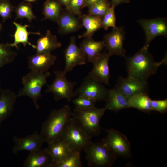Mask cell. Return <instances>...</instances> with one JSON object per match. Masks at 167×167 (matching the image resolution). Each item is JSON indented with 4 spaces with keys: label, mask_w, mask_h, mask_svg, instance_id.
Listing matches in <instances>:
<instances>
[{
    "label": "cell",
    "mask_w": 167,
    "mask_h": 167,
    "mask_svg": "<svg viewBox=\"0 0 167 167\" xmlns=\"http://www.w3.org/2000/svg\"><path fill=\"white\" fill-rule=\"evenodd\" d=\"M62 46V43L58 41L56 36L47 30L45 35L38 39L36 49L37 53H51Z\"/></svg>",
    "instance_id": "24"
},
{
    "label": "cell",
    "mask_w": 167,
    "mask_h": 167,
    "mask_svg": "<svg viewBox=\"0 0 167 167\" xmlns=\"http://www.w3.org/2000/svg\"><path fill=\"white\" fill-rule=\"evenodd\" d=\"M81 151H73L64 160L55 164L54 167H82L80 157Z\"/></svg>",
    "instance_id": "30"
},
{
    "label": "cell",
    "mask_w": 167,
    "mask_h": 167,
    "mask_svg": "<svg viewBox=\"0 0 167 167\" xmlns=\"http://www.w3.org/2000/svg\"><path fill=\"white\" fill-rule=\"evenodd\" d=\"M57 58L51 53H36L28 57V66L31 70L45 72L54 64Z\"/></svg>",
    "instance_id": "16"
},
{
    "label": "cell",
    "mask_w": 167,
    "mask_h": 167,
    "mask_svg": "<svg viewBox=\"0 0 167 167\" xmlns=\"http://www.w3.org/2000/svg\"><path fill=\"white\" fill-rule=\"evenodd\" d=\"M84 0H70L66 6L70 12L75 15H80L81 9L84 7Z\"/></svg>",
    "instance_id": "35"
},
{
    "label": "cell",
    "mask_w": 167,
    "mask_h": 167,
    "mask_svg": "<svg viewBox=\"0 0 167 167\" xmlns=\"http://www.w3.org/2000/svg\"><path fill=\"white\" fill-rule=\"evenodd\" d=\"M79 47L85 53L88 61L92 63L101 55L105 45L103 40L96 41L91 37L85 38Z\"/></svg>",
    "instance_id": "21"
},
{
    "label": "cell",
    "mask_w": 167,
    "mask_h": 167,
    "mask_svg": "<svg viewBox=\"0 0 167 167\" xmlns=\"http://www.w3.org/2000/svg\"><path fill=\"white\" fill-rule=\"evenodd\" d=\"M92 138L75 123L71 116L65 126L60 140L73 150L84 151L92 142Z\"/></svg>",
    "instance_id": "5"
},
{
    "label": "cell",
    "mask_w": 167,
    "mask_h": 167,
    "mask_svg": "<svg viewBox=\"0 0 167 167\" xmlns=\"http://www.w3.org/2000/svg\"><path fill=\"white\" fill-rule=\"evenodd\" d=\"M75 108L81 109H90L95 107L96 102L89 98L83 96H78L72 100Z\"/></svg>",
    "instance_id": "34"
},
{
    "label": "cell",
    "mask_w": 167,
    "mask_h": 167,
    "mask_svg": "<svg viewBox=\"0 0 167 167\" xmlns=\"http://www.w3.org/2000/svg\"><path fill=\"white\" fill-rule=\"evenodd\" d=\"M82 24L86 29L85 32L80 35L79 38L92 37L94 32L101 28V18L90 15H83Z\"/></svg>",
    "instance_id": "26"
},
{
    "label": "cell",
    "mask_w": 167,
    "mask_h": 167,
    "mask_svg": "<svg viewBox=\"0 0 167 167\" xmlns=\"http://www.w3.org/2000/svg\"><path fill=\"white\" fill-rule=\"evenodd\" d=\"M2 28V24L0 23V31L1 29Z\"/></svg>",
    "instance_id": "41"
},
{
    "label": "cell",
    "mask_w": 167,
    "mask_h": 167,
    "mask_svg": "<svg viewBox=\"0 0 167 167\" xmlns=\"http://www.w3.org/2000/svg\"><path fill=\"white\" fill-rule=\"evenodd\" d=\"M99 0H84V7H89L90 6Z\"/></svg>",
    "instance_id": "38"
},
{
    "label": "cell",
    "mask_w": 167,
    "mask_h": 167,
    "mask_svg": "<svg viewBox=\"0 0 167 167\" xmlns=\"http://www.w3.org/2000/svg\"><path fill=\"white\" fill-rule=\"evenodd\" d=\"M125 31L123 27L113 28L112 31L104 37L105 47L110 55L125 57L126 51L123 47Z\"/></svg>",
    "instance_id": "11"
},
{
    "label": "cell",
    "mask_w": 167,
    "mask_h": 167,
    "mask_svg": "<svg viewBox=\"0 0 167 167\" xmlns=\"http://www.w3.org/2000/svg\"><path fill=\"white\" fill-rule=\"evenodd\" d=\"M115 7L114 5L111 4L110 7L101 18V28L105 30L109 27L116 26Z\"/></svg>",
    "instance_id": "32"
},
{
    "label": "cell",
    "mask_w": 167,
    "mask_h": 167,
    "mask_svg": "<svg viewBox=\"0 0 167 167\" xmlns=\"http://www.w3.org/2000/svg\"><path fill=\"white\" fill-rule=\"evenodd\" d=\"M151 108L152 111L158 112L161 113H165L167 111V99L153 100L151 101Z\"/></svg>",
    "instance_id": "36"
},
{
    "label": "cell",
    "mask_w": 167,
    "mask_h": 167,
    "mask_svg": "<svg viewBox=\"0 0 167 167\" xmlns=\"http://www.w3.org/2000/svg\"><path fill=\"white\" fill-rule=\"evenodd\" d=\"M52 157L45 148L30 152L24 161V167H52Z\"/></svg>",
    "instance_id": "17"
},
{
    "label": "cell",
    "mask_w": 167,
    "mask_h": 167,
    "mask_svg": "<svg viewBox=\"0 0 167 167\" xmlns=\"http://www.w3.org/2000/svg\"><path fill=\"white\" fill-rule=\"evenodd\" d=\"M68 105L52 110L43 124L40 134L44 142L49 144L60 139L66 125L72 115Z\"/></svg>",
    "instance_id": "2"
},
{
    "label": "cell",
    "mask_w": 167,
    "mask_h": 167,
    "mask_svg": "<svg viewBox=\"0 0 167 167\" xmlns=\"http://www.w3.org/2000/svg\"><path fill=\"white\" fill-rule=\"evenodd\" d=\"M43 14V20L49 19L57 22L61 14L59 2L56 0H47L44 5Z\"/></svg>",
    "instance_id": "27"
},
{
    "label": "cell",
    "mask_w": 167,
    "mask_h": 167,
    "mask_svg": "<svg viewBox=\"0 0 167 167\" xmlns=\"http://www.w3.org/2000/svg\"><path fill=\"white\" fill-rule=\"evenodd\" d=\"M70 0H58L59 2L66 6Z\"/></svg>",
    "instance_id": "39"
},
{
    "label": "cell",
    "mask_w": 167,
    "mask_h": 167,
    "mask_svg": "<svg viewBox=\"0 0 167 167\" xmlns=\"http://www.w3.org/2000/svg\"><path fill=\"white\" fill-rule=\"evenodd\" d=\"M59 32L63 34H66L77 31L81 27L79 19L70 12L61 13L57 21Z\"/></svg>",
    "instance_id": "22"
},
{
    "label": "cell",
    "mask_w": 167,
    "mask_h": 167,
    "mask_svg": "<svg viewBox=\"0 0 167 167\" xmlns=\"http://www.w3.org/2000/svg\"><path fill=\"white\" fill-rule=\"evenodd\" d=\"M48 144L45 149L52 158V167L64 160L74 151L60 139Z\"/></svg>",
    "instance_id": "20"
},
{
    "label": "cell",
    "mask_w": 167,
    "mask_h": 167,
    "mask_svg": "<svg viewBox=\"0 0 167 167\" xmlns=\"http://www.w3.org/2000/svg\"><path fill=\"white\" fill-rule=\"evenodd\" d=\"M128 99L142 92H147L148 84L128 76H119L115 86Z\"/></svg>",
    "instance_id": "15"
},
{
    "label": "cell",
    "mask_w": 167,
    "mask_h": 167,
    "mask_svg": "<svg viewBox=\"0 0 167 167\" xmlns=\"http://www.w3.org/2000/svg\"><path fill=\"white\" fill-rule=\"evenodd\" d=\"M84 151L90 167H110L117 158L102 141L97 143L92 141Z\"/></svg>",
    "instance_id": "6"
},
{
    "label": "cell",
    "mask_w": 167,
    "mask_h": 167,
    "mask_svg": "<svg viewBox=\"0 0 167 167\" xmlns=\"http://www.w3.org/2000/svg\"><path fill=\"white\" fill-rule=\"evenodd\" d=\"M151 100L147 92L140 93L132 96L129 99L128 107L149 113L152 111Z\"/></svg>",
    "instance_id": "25"
},
{
    "label": "cell",
    "mask_w": 167,
    "mask_h": 167,
    "mask_svg": "<svg viewBox=\"0 0 167 167\" xmlns=\"http://www.w3.org/2000/svg\"><path fill=\"white\" fill-rule=\"evenodd\" d=\"M128 100L115 86L108 90L105 107L107 110L118 112L128 108Z\"/></svg>",
    "instance_id": "18"
},
{
    "label": "cell",
    "mask_w": 167,
    "mask_h": 167,
    "mask_svg": "<svg viewBox=\"0 0 167 167\" xmlns=\"http://www.w3.org/2000/svg\"><path fill=\"white\" fill-rule=\"evenodd\" d=\"M138 22L144 29L146 36L144 46L148 48L151 42L156 37L167 35V21L165 18L152 19H141Z\"/></svg>",
    "instance_id": "10"
},
{
    "label": "cell",
    "mask_w": 167,
    "mask_h": 167,
    "mask_svg": "<svg viewBox=\"0 0 167 167\" xmlns=\"http://www.w3.org/2000/svg\"><path fill=\"white\" fill-rule=\"evenodd\" d=\"M17 19H26L31 23L36 18L34 14L32 5L24 2L20 3L15 9Z\"/></svg>",
    "instance_id": "29"
},
{
    "label": "cell",
    "mask_w": 167,
    "mask_h": 167,
    "mask_svg": "<svg viewBox=\"0 0 167 167\" xmlns=\"http://www.w3.org/2000/svg\"><path fill=\"white\" fill-rule=\"evenodd\" d=\"M28 2H32L36 1V0H24Z\"/></svg>",
    "instance_id": "40"
},
{
    "label": "cell",
    "mask_w": 167,
    "mask_h": 167,
    "mask_svg": "<svg viewBox=\"0 0 167 167\" xmlns=\"http://www.w3.org/2000/svg\"><path fill=\"white\" fill-rule=\"evenodd\" d=\"M110 57L107 52L102 53L100 56L92 62L93 68L89 75L93 79L108 85H110L109 62Z\"/></svg>",
    "instance_id": "13"
},
{
    "label": "cell",
    "mask_w": 167,
    "mask_h": 167,
    "mask_svg": "<svg viewBox=\"0 0 167 167\" xmlns=\"http://www.w3.org/2000/svg\"><path fill=\"white\" fill-rule=\"evenodd\" d=\"M1 67H2L0 66V69H1ZM0 84H1V82H0ZM1 90H2V89H1V88H0V91H1Z\"/></svg>",
    "instance_id": "42"
},
{
    "label": "cell",
    "mask_w": 167,
    "mask_h": 167,
    "mask_svg": "<svg viewBox=\"0 0 167 167\" xmlns=\"http://www.w3.org/2000/svg\"><path fill=\"white\" fill-rule=\"evenodd\" d=\"M13 141L15 144L12 151L15 154L21 151H29L30 152L40 150L41 149L44 142L40 134L36 131L23 138L14 136Z\"/></svg>",
    "instance_id": "14"
},
{
    "label": "cell",
    "mask_w": 167,
    "mask_h": 167,
    "mask_svg": "<svg viewBox=\"0 0 167 167\" xmlns=\"http://www.w3.org/2000/svg\"><path fill=\"white\" fill-rule=\"evenodd\" d=\"M55 78L50 85H47L46 92L52 93L56 101L65 99L70 102L76 95L74 90L76 83L68 80L63 71L54 72Z\"/></svg>",
    "instance_id": "7"
},
{
    "label": "cell",
    "mask_w": 167,
    "mask_h": 167,
    "mask_svg": "<svg viewBox=\"0 0 167 167\" xmlns=\"http://www.w3.org/2000/svg\"><path fill=\"white\" fill-rule=\"evenodd\" d=\"M65 66L63 71L65 75L78 65L86 63V56L80 47L77 45L74 36L72 37L65 53Z\"/></svg>",
    "instance_id": "12"
},
{
    "label": "cell",
    "mask_w": 167,
    "mask_h": 167,
    "mask_svg": "<svg viewBox=\"0 0 167 167\" xmlns=\"http://www.w3.org/2000/svg\"><path fill=\"white\" fill-rule=\"evenodd\" d=\"M13 24L15 27V30L13 36L14 42L11 43H8L9 45L12 48L15 47L18 49V45L20 44H22L24 47L29 45L33 49H36V45L28 41V36L31 34L41 36L40 33L28 32L27 28L29 25L27 24L22 25L15 21L13 22Z\"/></svg>",
    "instance_id": "23"
},
{
    "label": "cell",
    "mask_w": 167,
    "mask_h": 167,
    "mask_svg": "<svg viewBox=\"0 0 167 167\" xmlns=\"http://www.w3.org/2000/svg\"><path fill=\"white\" fill-rule=\"evenodd\" d=\"M108 91L103 84L88 75L84 79L80 87L75 92L76 96H84L96 102L106 101Z\"/></svg>",
    "instance_id": "9"
},
{
    "label": "cell",
    "mask_w": 167,
    "mask_h": 167,
    "mask_svg": "<svg viewBox=\"0 0 167 167\" xmlns=\"http://www.w3.org/2000/svg\"><path fill=\"white\" fill-rule=\"evenodd\" d=\"M167 56L159 62L154 61L148 48L143 46L133 55L126 57L127 71L128 77L143 82L155 74L159 67L167 64Z\"/></svg>",
    "instance_id": "1"
},
{
    "label": "cell",
    "mask_w": 167,
    "mask_h": 167,
    "mask_svg": "<svg viewBox=\"0 0 167 167\" xmlns=\"http://www.w3.org/2000/svg\"><path fill=\"white\" fill-rule=\"evenodd\" d=\"M50 75V73L48 71L41 72L31 70L22 77L23 87L17 95V97L26 96L30 97L32 100L36 108L38 109L39 106L37 101L42 96V89L47 84V79Z\"/></svg>",
    "instance_id": "4"
},
{
    "label": "cell",
    "mask_w": 167,
    "mask_h": 167,
    "mask_svg": "<svg viewBox=\"0 0 167 167\" xmlns=\"http://www.w3.org/2000/svg\"><path fill=\"white\" fill-rule=\"evenodd\" d=\"M0 94V125L10 116L14 110L17 95L11 90H1Z\"/></svg>",
    "instance_id": "19"
},
{
    "label": "cell",
    "mask_w": 167,
    "mask_h": 167,
    "mask_svg": "<svg viewBox=\"0 0 167 167\" xmlns=\"http://www.w3.org/2000/svg\"><path fill=\"white\" fill-rule=\"evenodd\" d=\"M111 5L108 0H99L88 7V14L102 18Z\"/></svg>",
    "instance_id": "31"
},
{
    "label": "cell",
    "mask_w": 167,
    "mask_h": 167,
    "mask_svg": "<svg viewBox=\"0 0 167 167\" xmlns=\"http://www.w3.org/2000/svg\"><path fill=\"white\" fill-rule=\"evenodd\" d=\"M8 43H0V66L2 67L14 62L17 55Z\"/></svg>",
    "instance_id": "28"
},
{
    "label": "cell",
    "mask_w": 167,
    "mask_h": 167,
    "mask_svg": "<svg viewBox=\"0 0 167 167\" xmlns=\"http://www.w3.org/2000/svg\"><path fill=\"white\" fill-rule=\"evenodd\" d=\"M106 136L102 140L109 150L117 157H129L131 156L130 145L127 137L113 129L106 130Z\"/></svg>",
    "instance_id": "8"
},
{
    "label": "cell",
    "mask_w": 167,
    "mask_h": 167,
    "mask_svg": "<svg viewBox=\"0 0 167 167\" xmlns=\"http://www.w3.org/2000/svg\"><path fill=\"white\" fill-rule=\"evenodd\" d=\"M111 4H113L115 6L122 4L128 3L129 0H111Z\"/></svg>",
    "instance_id": "37"
},
{
    "label": "cell",
    "mask_w": 167,
    "mask_h": 167,
    "mask_svg": "<svg viewBox=\"0 0 167 167\" xmlns=\"http://www.w3.org/2000/svg\"><path fill=\"white\" fill-rule=\"evenodd\" d=\"M15 9L9 0L0 1V16L3 22L11 18L12 13Z\"/></svg>",
    "instance_id": "33"
},
{
    "label": "cell",
    "mask_w": 167,
    "mask_h": 167,
    "mask_svg": "<svg viewBox=\"0 0 167 167\" xmlns=\"http://www.w3.org/2000/svg\"><path fill=\"white\" fill-rule=\"evenodd\" d=\"M106 110L105 107L98 108L95 106L86 109L75 108L72 111V117L79 126L92 137L99 134L100 121Z\"/></svg>",
    "instance_id": "3"
},
{
    "label": "cell",
    "mask_w": 167,
    "mask_h": 167,
    "mask_svg": "<svg viewBox=\"0 0 167 167\" xmlns=\"http://www.w3.org/2000/svg\"><path fill=\"white\" fill-rule=\"evenodd\" d=\"M1 0H0V1H1Z\"/></svg>",
    "instance_id": "43"
}]
</instances>
